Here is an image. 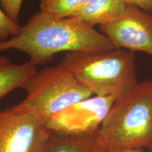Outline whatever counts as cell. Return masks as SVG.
Listing matches in <instances>:
<instances>
[{
	"label": "cell",
	"instance_id": "obj_13",
	"mask_svg": "<svg viewBox=\"0 0 152 152\" xmlns=\"http://www.w3.org/2000/svg\"><path fill=\"white\" fill-rule=\"evenodd\" d=\"M23 1V0H0V3L7 16L15 22L18 23Z\"/></svg>",
	"mask_w": 152,
	"mask_h": 152
},
{
	"label": "cell",
	"instance_id": "obj_2",
	"mask_svg": "<svg viewBox=\"0 0 152 152\" xmlns=\"http://www.w3.org/2000/svg\"><path fill=\"white\" fill-rule=\"evenodd\" d=\"M106 151L152 147V81L144 80L115 102L99 129Z\"/></svg>",
	"mask_w": 152,
	"mask_h": 152
},
{
	"label": "cell",
	"instance_id": "obj_15",
	"mask_svg": "<svg viewBox=\"0 0 152 152\" xmlns=\"http://www.w3.org/2000/svg\"><path fill=\"white\" fill-rule=\"evenodd\" d=\"M106 152H144L142 149H128V150H121V151H106Z\"/></svg>",
	"mask_w": 152,
	"mask_h": 152
},
{
	"label": "cell",
	"instance_id": "obj_9",
	"mask_svg": "<svg viewBox=\"0 0 152 152\" xmlns=\"http://www.w3.org/2000/svg\"><path fill=\"white\" fill-rule=\"evenodd\" d=\"M37 65L29 60L23 64H14L7 57L0 56V99L23 84L37 71Z\"/></svg>",
	"mask_w": 152,
	"mask_h": 152
},
{
	"label": "cell",
	"instance_id": "obj_5",
	"mask_svg": "<svg viewBox=\"0 0 152 152\" xmlns=\"http://www.w3.org/2000/svg\"><path fill=\"white\" fill-rule=\"evenodd\" d=\"M53 134L38 115L18 104L0 111V152H45Z\"/></svg>",
	"mask_w": 152,
	"mask_h": 152
},
{
	"label": "cell",
	"instance_id": "obj_7",
	"mask_svg": "<svg viewBox=\"0 0 152 152\" xmlns=\"http://www.w3.org/2000/svg\"><path fill=\"white\" fill-rule=\"evenodd\" d=\"M115 49L142 52L152 58V14L127 4L124 14L111 23L99 26Z\"/></svg>",
	"mask_w": 152,
	"mask_h": 152
},
{
	"label": "cell",
	"instance_id": "obj_6",
	"mask_svg": "<svg viewBox=\"0 0 152 152\" xmlns=\"http://www.w3.org/2000/svg\"><path fill=\"white\" fill-rule=\"evenodd\" d=\"M111 96H94L68 106L47 123L56 134L83 136L99 130L101 125L115 103Z\"/></svg>",
	"mask_w": 152,
	"mask_h": 152
},
{
	"label": "cell",
	"instance_id": "obj_12",
	"mask_svg": "<svg viewBox=\"0 0 152 152\" xmlns=\"http://www.w3.org/2000/svg\"><path fill=\"white\" fill-rule=\"evenodd\" d=\"M22 26L15 22L0 9V42L7 40L18 35Z\"/></svg>",
	"mask_w": 152,
	"mask_h": 152
},
{
	"label": "cell",
	"instance_id": "obj_14",
	"mask_svg": "<svg viewBox=\"0 0 152 152\" xmlns=\"http://www.w3.org/2000/svg\"><path fill=\"white\" fill-rule=\"evenodd\" d=\"M124 1L127 4L135 6L152 14V0H124Z\"/></svg>",
	"mask_w": 152,
	"mask_h": 152
},
{
	"label": "cell",
	"instance_id": "obj_8",
	"mask_svg": "<svg viewBox=\"0 0 152 152\" xmlns=\"http://www.w3.org/2000/svg\"><path fill=\"white\" fill-rule=\"evenodd\" d=\"M124 0H88L73 17L94 26L111 23L124 14Z\"/></svg>",
	"mask_w": 152,
	"mask_h": 152
},
{
	"label": "cell",
	"instance_id": "obj_16",
	"mask_svg": "<svg viewBox=\"0 0 152 152\" xmlns=\"http://www.w3.org/2000/svg\"><path fill=\"white\" fill-rule=\"evenodd\" d=\"M149 151H151V152H152V147H151V148H149Z\"/></svg>",
	"mask_w": 152,
	"mask_h": 152
},
{
	"label": "cell",
	"instance_id": "obj_4",
	"mask_svg": "<svg viewBox=\"0 0 152 152\" xmlns=\"http://www.w3.org/2000/svg\"><path fill=\"white\" fill-rule=\"evenodd\" d=\"M20 88L26 91V97L17 104L35 113L47 124L68 106L93 95L61 63L37 71Z\"/></svg>",
	"mask_w": 152,
	"mask_h": 152
},
{
	"label": "cell",
	"instance_id": "obj_11",
	"mask_svg": "<svg viewBox=\"0 0 152 152\" xmlns=\"http://www.w3.org/2000/svg\"><path fill=\"white\" fill-rule=\"evenodd\" d=\"M88 0H39L40 11L57 18L73 17Z\"/></svg>",
	"mask_w": 152,
	"mask_h": 152
},
{
	"label": "cell",
	"instance_id": "obj_10",
	"mask_svg": "<svg viewBox=\"0 0 152 152\" xmlns=\"http://www.w3.org/2000/svg\"><path fill=\"white\" fill-rule=\"evenodd\" d=\"M45 152H106L99 137V130L83 136L53 134Z\"/></svg>",
	"mask_w": 152,
	"mask_h": 152
},
{
	"label": "cell",
	"instance_id": "obj_3",
	"mask_svg": "<svg viewBox=\"0 0 152 152\" xmlns=\"http://www.w3.org/2000/svg\"><path fill=\"white\" fill-rule=\"evenodd\" d=\"M61 64L95 96L116 101L138 84L135 55L125 49L68 52Z\"/></svg>",
	"mask_w": 152,
	"mask_h": 152
},
{
	"label": "cell",
	"instance_id": "obj_1",
	"mask_svg": "<svg viewBox=\"0 0 152 152\" xmlns=\"http://www.w3.org/2000/svg\"><path fill=\"white\" fill-rule=\"evenodd\" d=\"M115 49L94 26L75 17L57 18L39 11L20 33L0 42V53L15 49L26 53L37 65L46 64L60 52H102Z\"/></svg>",
	"mask_w": 152,
	"mask_h": 152
}]
</instances>
